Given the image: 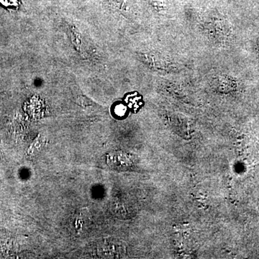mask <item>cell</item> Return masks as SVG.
Listing matches in <instances>:
<instances>
[{
	"label": "cell",
	"mask_w": 259,
	"mask_h": 259,
	"mask_svg": "<svg viewBox=\"0 0 259 259\" xmlns=\"http://www.w3.org/2000/svg\"><path fill=\"white\" fill-rule=\"evenodd\" d=\"M2 3H3V4L8 5H16V2L17 0H1Z\"/></svg>",
	"instance_id": "cell-1"
}]
</instances>
